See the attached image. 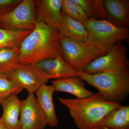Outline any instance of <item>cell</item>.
<instances>
[{
  "mask_svg": "<svg viewBox=\"0 0 129 129\" xmlns=\"http://www.w3.org/2000/svg\"><path fill=\"white\" fill-rule=\"evenodd\" d=\"M19 63L34 65L57 55H62L57 29L42 22H37L32 31L19 45Z\"/></svg>",
  "mask_w": 129,
  "mask_h": 129,
  "instance_id": "obj_1",
  "label": "cell"
},
{
  "mask_svg": "<svg viewBox=\"0 0 129 129\" xmlns=\"http://www.w3.org/2000/svg\"><path fill=\"white\" fill-rule=\"evenodd\" d=\"M61 103L69 110L75 123L79 129H96L104 116L122 106L107 102L98 94L83 99L58 97Z\"/></svg>",
  "mask_w": 129,
  "mask_h": 129,
  "instance_id": "obj_2",
  "label": "cell"
},
{
  "mask_svg": "<svg viewBox=\"0 0 129 129\" xmlns=\"http://www.w3.org/2000/svg\"><path fill=\"white\" fill-rule=\"evenodd\" d=\"M76 74L82 80L97 89L98 94L106 101L121 104L128 95L129 72L89 74L80 70Z\"/></svg>",
  "mask_w": 129,
  "mask_h": 129,
  "instance_id": "obj_3",
  "label": "cell"
},
{
  "mask_svg": "<svg viewBox=\"0 0 129 129\" xmlns=\"http://www.w3.org/2000/svg\"><path fill=\"white\" fill-rule=\"evenodd\" d=\"M84 25L88 33L87 43L105 55L118 42L129 40V28L118 27L108 21L90 19Z\"/></svg>",
  "mask_w": 129,
  "mask_h": 129,
  "instance_id": "obj_4",
  "label": "cell"
},
{
  "mask_svg": "<svg viewBox=\"0 0 129 129\" xmlns=\"http://www.w3.org/2000/svg\"><path fill=\"white\" fill-rule=\"evenodd\" d=\"M59 40L63 60L77 72L84 70L92 61L105 55L87 43L79 42L59 35Z\"/></svg>",
  "mask_w": 129,
  "mask_h": 129,
  "instance_id": "obj_5",
  "label": "cell"
},
{
  "mask_svg": "<svg viewBox=\"0 0 129 129\" xmlns=\"http://www.w3.org/2000/svg\"><path fill=\"white\" fill-rule=\"evenodd\" d=\"M128 49L122 41L118 42L106 54L92 61L83 70L89 74L101 73H120L129 72Z\"/></svg>",
  "mask_w": 129,
  "mask_h": 129,
  "instance_id": "obj_6",
  "label": "cell"
},
{
  "mask_svg": "<svg viewBox=\"0 0 129 129\" xmlns=\"http://www.w3.org/2000/svg\"><path fill=\"white\" fill-rule=\"evenodd\" d=\"M34 1L23 0L0 21V28L9 31H33L37 23Z\"/></svg>",
  "mask_w": 129,
  "mask_h": 129,
  "instance_id": "obj_7",
  "label": "cell"
},
{
  "mask_svg": "<svg viewBox=\"0 0 129 129\" xmlns=\"http://www.w3.org/2000/svg\"><path fill=\"white\" fill-rule=\"evenodd\" d=\"M18 87L25 89L28 92H35L49 79L33 65L18 63L4 74Z\"/></svg>",
  "mask_w": 129,
  "mask_h": 129,
  "instance_id": "obj_8",
  "label": "cell"
},
{
  "mask_svg": "<svg viewBox=\"0 0 129 129\" xmlns=\"http://www.w3.org/2000/svg\"><path fill=\"white\" fill-rule=\"evenodd\" d=\"M19 123L21 129H45L47 125L34 92H28L27 97L21 101Z\"/></svg>",
  "mask_w": 129,
  "mask_h": 129,
  "instance_id": "obj_9",
  "label": "cell"
},
{
  "mask_svg": "<svg viewBox=\"0 0 129 129\" xmlns=\"http://www.w3.org/2000/svg\"><path fill=\"white\" fill-rule=\"evenodd\" d=\"M34 3L37 22L43 23L58 30L62 22V0H36Z\"/></svg>",
  "mask_w": 129,
  "mask_h": 129,
  "instance_id": "obj_10",
  "label": "cell"
},
{
  "mask_svg": "<svg viewBox=\"0 0 129 129\" xmlns=\"http://www.w3.org/2000/svg\"><path fill=\"white\" fill-rule=\"evenodd\" d=\"M33 66L49 80L77 76V71L68 65L61 55H57L54 59L44 60Z\"/></svg>",
  "mask_w": 129,
  "mask_h": 129,
  "instance_id": "obj_11",
  "label": "cell"
},
{
  "mask_svg": "<svg viewBox=\"0 0 129 129\" xmlns=\"http://www.w3.org/2000/svg\"><path fill=\"white\" fill-rule=\"evenodd\" d=\"M107 21L118 27L128 28L129 0H103Z\"/></svg>",
  "mask_w": 129,
  "mask_h": 129,
  "instance_id": "obj_12",
  "label": "cell"
},
{
  "mask_svg": "<svg viewBox=\"0 0 129 129\" xmlns=\"http://www.w3.org/2000/svg\"><path fill=\"white\" fill-rule=\"evenodd\" d=\"M55 91L52 85L44 84L35 92L36 95L37 103L44 114L47 125L52 128L58 124V119L57 117L53 103V96Z\"/></svg>",
  "mask_w": 129,
  "mask_h": 129,
  "instance_id": "obj_13",
  "label": "cell"
},
{
  "mask_svg": "<svg viewBox=\"0 0 129 129\" xmlns=\"http://www.w3.org/2000/svg\"><path fill=\"white\" fill-rule=\"evenodd\" d=\"M21 101L13 94L3 100L1 105L3 112L0 123L6 129H21L19 123Z\"/></svg>",
  "mask_w": 129,
  "mask_h": 129,
  "instance_id": "obj_14",
  "label": "cell"
},
{
  "mask_svg": "<svg viewBox=\"0 0 129 129\" xmlns=\"http://www.w3.org/2000/svg\"><path fill=\"white\" fill-rule=\"evenodd\" d=\"M51 83L55 91L68 92L78 99L89 97L95 94L86 88L85 83L78 76L55 79Z\"/></svg>",
  "mask_w": 129,
  "mask_h": 129,
  "instance_id": "obj_15",
  "label": "cell"
},
{
  "mask_svg": "<svg viewBox=\"0 0 129 129\" xmlns=\"http://www.w3.org/2000/svg\"><path fill=\"white\" fill-rule=\"evenodd\" d=\"M107 129H129V106L114 109L104 116L99 126Z\"/></svg>",
  "mask_w": 129,
  "mask_h": 129,
  "instance_id": "obj_16",
  "label": "cell"
},
{
  "mask_svg": "<svg viewBox=\"0 0 129 129\" xmlns=\"http://www.w3.org/2000/svg\"><path fill=\"white\" fill-rule=\"evenodd\" d=\"M61 16L62 22L58 30L59 35L79 42L87 43L88 33L84 25L64 14H61Z\"/></svg>",
  "mask_w": 129,
  "mask_h": 129,
  "instance_id": "obj_17",
  "label": "cell"
},
{
  "mask_svg": "<svg viewBox=\"0 0 129 129\" xmlns=\"http://www.w3.org/2000/svg\"><path fill=\"white\" fill-rule=\"evenodd\" d=\"M81 7L88 19L107 21V16L103 5V0H73Z\"/></svg>",
  "mask_w": 129,
  "mask_h": 129,
  "instance_id": "obj_18",
  "label": "cell"
},
{
  "mask_svg": "<svg viewBox=\"0 0 129 129\" xmlns=\"http://www.w3.org/2000/svg\"><path fill=\"white\" fill-rule=\"evenodd\" d=\"M19 46L0 48V74L4 75L19 63Z\"/></svg>",
  "mask_w": 129,
  "mask_h": 129,
  "instance_id": "obj_19",
  "label": "cell"
},
{
  "mask_svg": "<svg viewBox=\"0 0 129 129\" xmlns=\"http://www.w3.org/2000/svg\"><path fill=\"white\" fill-rule=\"evenodd\" d=\"M31 32L29 30L9 31L0 28V48L19 46Z\"/></svg>",
  "mask_w": 129,
  "mask_h": 129,
  "instance_id": "obj_20",
  "label": "cell"
},
{
  "mask_svg": "<svg viewBox=\"0 0 129 129\" xmlns=\"http://www.w3.org/2000/svg\"><path fill=\"white\" fill-rule=\"evenodd\" d=\"M61 13L84 25L88 20V17L82 8L73 0H62Z\"/></svg>",
  "mask_w": 129,
  "mask_h": 129,
  "instance_id": "obj_21",
  "label": "cell"
},
{
  "mask_svg": "<svg viewBox=\"0 0 129 129\" xmlns=\"http://www.w3.org/2000/svg\"><path fill=\"white\" fill-rule=\"evenodd\" d=\"M23 90L17 86L5 75L0 74V97L2 101L12 95H17Z\"/></svg>",
  "mask_w": 129,
  "mask_h": 129,
  "instance_id": "obj_22",
  "label": "cell"
},
{
  "mask_svg": "<svg viewBox=\"0 0 129 129\" xmlns=\"http://www.w3.org/2000/svg\"><path fill=\"white\" fill-rule=\"evenodd\" d=\"M21 1V0H0V21L18 6Z\"/></svg>",
  "mask_w": 129,
  "mask_h": 129,
  "instance_id": "obj_23",
  "label": "cell"
},
{
  "mask_svg": "<svg viewBox=\"0 0 129 129\" xmlns=\"http://www.w3.org/2000/svg\"><path fill=\"white\" fill-rule=\"evenodd\" d=\"M0 129H6L0 123Z\"/></svg>",
  "mask_w": 129,
  "mask_h": 129,
  "instance_id": "obj_24",
  "label": "cell"
},
{
  "mask_svg": "<svg viewBox=\"0 0 129 129\" xmlns=\"http://www.w3.org/2000/svg\"><path fill=\"white\" fill-rule=\"evenodd\" d=\"M96 129H107L106 128H103V127H98Z\"/></svg>",
  "mask_w": 129,
  "mask_h": 129,
  "instance_id": "obj_25",
  "label": "cell"
},
{
  "mask_svg": "<svg viewBox=\"0 0 129 129\" xmlns=\"http://www.w3.org/2000/svg\"><path fill=\"white\" fill-rule=\"evenodd\" d=\"M2 99L1 98V97H0V104L2 102Z\"/></svg>",
  "mask_w": 129,
  "mask_h": 129,
  "instance_id": "obj_26",
  "label": "cell"
}]
</instances>
